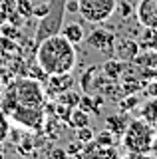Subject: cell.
<instances>
[{
  "label": "cell",
  "instance_id": "cell-1",
  "mask_svg": "<svg viewBox=\"0 0 157 159\" xmlns=\"http://www.w3.org/2000/svg\"><path fill=\"white\" fill-rule=\"evenodd\" d=\"M36 62L42 66V70L48 76L68 74L78 64L76 46L68 42L62 34H54L50 38H44L36 46Z\"/></svg>",
  "mask_w": 157,
  "mask_h": 159
},
{
  "label": "cell",
  "instance_id": "cell-2",
  "mask_svg": "<svg viewBox=\"0 0 157 159\" xmlns=\"http://www.w3.org/2000/svg\"><path fill=\"white\" fill-rule=\"evenodd\" d=\"M153 139H155V125L147 123L145 119H141V117L129 119L123 135H121L123 147L127 149V155L129 157H145V155H149L151 145H153Z\"/></svg>",
  "mask_w": 157,
  "mask_h": 159
},
{
  "label": "cell",
  "instance_id": "cell-3",
  "mask_svg": "<svg viewBox=\"0 0 157 159\" xmlns=\"http://www.w3.org/2000/svg\"><path fill=\"white\" fill-rule=\"evenodd\" d=\"M64 16H66V0H50V8H48L46 16L40 18L34 34V46L42 42L44 38H50L54 34H60Z\"/></svg>",
  "mask_w": 157,
  "mask_h": 159
},
{
  "label": "cell",
  "instance_id": "cell-4",
  "mask_svg": "<svg viewBox=\"0 0 157 159\" xmlns=\"http://www.w3.org/2000/svg\"><path fill=\"white\" fill-rule=\"evenodd\" d=\"M14 89H16L18 96V103L22 106H34V107H44V102H46V96H44L42 89V82L34 78H18L14 82Z\"/></svg>",
  "mask_w": 157,
  "mask_h": 159
},
{
  "label": "cell",
  "instance_id": "cell-5",
  "mask_svg": "<svg viewBox=\"0 0 157 159\" xmlns=\"http://www.w3.org/2000/svg\"><path fill=\"white\" fill-rule=\"evenodd\" d=\"M78 2H80L78 12L84 16V20L92 24L105 22L117 10V0H78Z\"/></svg>",
  "mask_w": 157,
  "mask_h": 159
},
{
  "label": "cell",
  "instance_id": "cell-6",
  "mask_svg": "<svg viewBox=\"0 0 157 159\" xmlns=\"http://www.w3.org/2000/svg\"><path fill=\"white\" fill-rule=\"evenodd\" d=\"M12 119L16 123H20L22 127L38 131V129H42V125H44L46 111H44V107H34V106H22V103H18V107L12 111Z\"/></svg>",
  "mask_w": 157,
  "mask_h": 159
},
{
  "label": "cell",
  "instance_id": "cell-7",
  "mask_svg": "<svg viewBox=\"0 0 157 159\" xmlns=\"http://www.w3.org/2000/svg\"><path fill=\"white\" fill-rule=\"evenodd\" d=\"M84 40H86L87 48L96 50V52H101V54H107V56H114L115 40H117L114 32L104 30V28H96V30H92Z\"/></svg>",
  "mask_w": 157,
  "mask_h": 159
},
{
  "label": "cell",
  "instance_id": "cell-8",
  "mask_svg": "<svg viewBox=\"0 0 157 159\" xmlns=\"http://www.w3.org/2000/svg\"><path fill=\"white\" fill-rule=\"evenodd\" d=\"M46 93H48V99H54L60 93L64 92H68L70 88H74V78H72V72H68V74H52V76H48L46 82Z\"/></svg>",
  "mask_w": 157,
  "mask_h": 159
},
{
  "label": "cell",
  "instance_id": "cell-9",
  "mask_svg": "<svg viewBox=\"0 0 157 159\" xmlns=\"http://www.w3.org/2000/svg\"><path fill=\"white\" fill-rule=\"evenodd\" d=\"M135 18L143 28H157V0H139Z\"/></svg>",
  "mask_w": 157,
  "mask_h": 159
},
{
  "label": "cell",
  "instance_id": "cell-10",
  "mask_svg": "<svg viewBox=\"0 0 157 159\" xmlns=\"http://www.w3.org/2000/svg\"><path fill=\"white\" fill-rule=\"evenodd\" d=\"M139 52H141V46H139V42H135V40H131V38L115 40V50H114V54H115V58L121 60V62L131 64V62L137 58V54H139Z\"/></svg>",
  "mask_w": 157,
  "mask_h": 159
},
{
  "label": "cell",
  "instance_id": "cell-11",
  "mask_svg": "<svg viewBox=\"0 0 157 159\" xmlns=\"http://www.w3.org/2000/svg\"><path fill=\"white\" fill-rule=\"evenodd\" d=\"M125 68H127V62H121L119 58H110V60H105V62L101 64L100 72L104 74L105 78L115 80V82H117V80L125 74Z\"/></svg>",
  "mask_w": 157,
  "mask_h": 159
},
{
  "label": "cell",
  "instance_id": "cell-12",
  "mask_svg": "<svg viewBox=\"0 0 157 159\" xmlns=\"http://www.w3.org/2000/svg\"><path fill=\"white\" fill-rule=\"evenodd\" d=\"M127 123H129V117L125 116V111L123 113H111V116L105 117V129H110L117 139H121Z\"/></svg>",
  "mask_w": 157,
  "mask_h": 159
},
{
  "label": "cell",
  "instance_id": "cell-13",
  "mask_svg": "<svg viewBox=\"0 0 157 159\" xmlns=\"http://www.w3.org/2000/svg\"><path fill=\"white\" fill-rule=\"evenodd\" d=\"M60 34H62V36L68 40V42H72L74 46H76V44H80V42H84V38H86L84 28H82L78 22H68V24H62Z\"/></svg>",
  "mask_w": 157,
  "mask_h": 159
},
{
  "label": "cell",
  "instance_id": "cell-14",
  "mask_svg": "<svg viewBox=\"0 0 157 159\" xmlns=\"http://www.w3.org/2000/svg\"><path fill=\"white\" fill-rule=\"evenodd\" d=\"M16 107H18V96H16V89H14V84H12L0 96V111H4L6 116H12V111Z\"/></svg>",
  "mask_w": 157,
  "mask_h": 159
},
{
  "label": "cell",
  "instance_id": "cell-15",
  "mask_svg": "<svg viewBox=\"0 0 157 159\" xmlns=\"http://www.w3.org/2000/svg\"><path fill=\"white\" fill-rule=\"evenodd\" d=\"M139 117L145 119L147 123H151V125L157 127V96H155V98H149V99L143 103V106H141Z\"/></svg>",
  "mask_w": 157,
  "mask_h": 159
},
{
  "label": "cell",
  "instance_id": "cell-16",
  "mask_svg": "<svg viewBox=\"0 0 157 159\" xmlns=\"http://www.w3.org/2000/svg\"><path fill=\"white\" fill-rule=\"evenodd\" d=\"M90 121H92L90 113L84 111L82 107H74V109H72V113H70V119L66 121V125H68V127H72V129H78V127L90 125Z\"/></svg>",
  "mask_w": 157,
  "mask_h": 159
},
{
  "label": "cell",
  "instance_id": "cell-17",
  "mask_svg": "<svg viewBox=\"0 0 157 159\" xmlns=\"http://www.w3.org/2000/svg\"><path fill=\"white\" fill-rule=\"evenodd\" d=\"M97 74H100V68H96V66L87 68L86 72L82 74V78H80V88H82V92H84V93H92V92H94Z\"/></svg>",
  "mask_w": 157,
  "mask_h": 159
},
{
  "label": "cell",
  "instance_id": "cell-18",
  "mask_svg": "<svg viewBox=\"0 0 157 159\" xmlns=\"http://www.w3.org/2000/svg\"><path fill=\"white\" fill-rule=\"evenodd\" d=\"M131 64H135L139 68H155L157 66V50H145L143 54L139 52Z\"/></svg>",
  "mask_w": 157,
  "mask_h": 159
},
{
  "label": "cell",
  "instance_id": "cell-19",
  "mask_svg": "<svg viewBox=\"0 0 157 159\" xmlns=\"http://www.w3.org/2000/svg\"><path fill=\"white\" fill-rule=\"evenodd\" d=\"M141 50H157V28H145L143 36L139 38Z\"/></svg>",
  "mask_w": 157,
  "mask_h": 159
},
{
  "label": "cell",
  "instance_id": "cell-20",
  "mask_svg": "<svg viewBox=\"0 0 157 159\" xmlns=\"http://www.w3.org/2000/svg\"><path fill=\"white\" fill-rule=\"evenodd\" d=\"M18 48H20V46L16 44V40L0 36V54H2V56H18V54H20Z\"/></svg>",
  "mask_w": 157,
  "mask_h": 159
},
{
  "label": "cell",
  "instance_id": "cell-21",
  "mask_svg": "<svg viewBox=\"0 0 157 159\" xmlns=\"http://www.w3.org/2000/svg\"><path fill=\"white\" fill-rule=\"evenodd\" d=\"M94 141H96L100 147H110V145H115V143H117V137L110 131V129L104 127L100 133H96V135H94Z\"/></svg>",
  "mask_w": 157,
  "mask_h": 159
},
{
  "label": "cell",
  "instance_id": "cell-22",
  "mask_svg": "<svg viewBox=\"0 0 157 159\" xmlns=\"http://www.w3.org/2000/svg\"><path fill=\"white\" fill-rule=\"evenodd\" d=\"M80 96H82V92H74V89L70 88L68 92H64V93L58 96V102L66 103V106H70V107H78V103H80Z\"/></svg>",
  "mask_w": 157,
  "mask_h": 159
},
{
  "label": "cell",
  "instance_id": "cell-23",
  "mask_svg": "<svg viewBox=\"0 0 157 159\" xmlns=\"http://www.w3.org/2000/svg\"><path fill=\"white\" fill-rule=\"evenodd\" d=\"M0 36H6V38H10V40H20L22 38V34H20V28L18 26H12L10 22H6L4 20L2 24H0Z\"/></svg>",
  "mask_w": 157,
  "mask_h": 159
},
{
  "label": "cell",
  "instance_id": "cell-24",
  "mask_svg": "<svg viewBox=\"0 0 157 159\" xmlns=\"http://www.w3.org/2000/svg\"><path fill=\"white\" fill-rule=\"evenodd\" d=\"M72 109L74 107H70V106H66V103H62V102H56L54 103V116H56L60 121L66 125V121L70 119V113H72Z\"/></svg>",
  "mask_w": 157,
  "mask_h": 159
},
{
  "label": "cell",
  "instance_id": "cell-25",
  "mask_svg": "<svg viewBox=\"0 0 157 159\" xmlns=\"http://www.w3.org/2000/svg\"><path fill=\"white\" fill-rule=\"evenodd\" d=\"M16 12L20 14L22 18H30L32 14H34V4H32V0H16Z\"/></svg>",
  "mask_w": 157,
  "mask_h": 159
},
{
  "label": "cell",
  "instance_id": "cell-26",
  "mask_svg": "<svg viewBox=\"0 0 157 159\" xmlns=\"http://www.w3.org/2000/svg\"><path fill=\"white\" fill-rule=\"evenodd\" d=\"M38 143L34 141L32 137H26V139H22L20 143H18V153H20V155H34V147H36Z\"/></svg>",
  "mask_w": 157,
  "mask_h": 159
},
{
  "label": "cell",
  "instance_id": "cell-27",
  "mask_svg": "<svg viewBox=\"0 0 157 159\" xmlns=\"http://www.w3.org/2000/svg\"><path fill=\"white\" fill-rule=\"evenodd\" d=\"M82 151H84V141L76 139V141H70L66 147V155L68 157H82Z\"/></svg>",
  "mask_w": 157,
  "mask_h": 159
},
{
  "label": "cell",
  "instance_id": "cell-28",
  "mask_svg": "<svg viewBox=\"0 0 157 159\" xmlns=\"http://www.w3.org/2000/svg\"><path fill=\"white\" fill-rule=\"evenodd\" d=\"M28 76H30V78H34V80H38V82H42V84L48 80V74L42 70V66H40L38 62L30 66V70H28Z\"/></svg>",
  "mask_w": 157,
  "mask_h": 159
},
{
  "label": "cell",
  "instance_id": "cell-29",
  "mask_svg": "<svg viewBox=\"0 0 157 159\" xmlns=\"http://www.w3.org/2000/svg\"><path fill=\"white\" fill-rule=\"evenodd\" d=\"M94 129H92L90 125H84V127H78L76 129V139H80V141H84V143H87V141H92L94 139Z\"/></svg>",
  "mask_w": 157,
  "mask_h": 159
},
{
  "label": "cell",
  "instance_id": "cell-30",
  "mask_svg": "<svg viewBox=\"0 0 157 159\" xmlns=\"http://www.w3.org/2000/svg\"><path fill=\"white\" fill-rule=\"evenodd\" d=\"M137 103H139V96H135V93H127V96H123V102H121V109L127 113L131 111Z\"/></svg>",
  "mask_w": 157,
  "mask_h": 159
},
{
  "label": "cell",
  "instance_id": "cell-31",
  "mask_svg": "<svg viewBox=\"0 0 157 159\" xmlns=\"http://www.w3.org/2000/svg\"><path fill=\"white\" fill-rule=\"evenodd\" d=\"M8 133H10V123H8V116L4 111H0V141H4V139L8 137Z\"/></svg>",
  "mask_w": 157,
  "mask_h": 159
},
{
  "label": "cell",
  "instance_id": "cell-32",
  "mask_svg": "<svg viewBox=\"0 0 157 159\" xmlns=\"http://www.w3.org/2000/svg\"><path fill=\"white\" fill-rule=\"evenodd\" d=\"M119 153H117L115 145H110V147H97L96 151V157H117Z\"/></svg>",
  "mask_w": 157,
  "mask_h": 159
},
{
  "label": "cell",
  "instance_id": "cell-33",
  "mask_svg": "<svg viewBox=\"0 0 157 159\" xmlns=\"http://www.w3.org/2000/svg\"><path fill=\"white\" fill-rule=\"evenodd\" d=\"M48 8H50V2H48V4H40V6H34V14H32V16H36L38 20H40L42 16H46Z\"/></svg>",
  "mask_w": 157,
  "mask_h": 159
},
{
  "label": "cell",
  "instance_id": "cell-34",
  "mask_svg": "<svg viewBox=\"0 0 157 159\" xmlns=\"http://www.w3.org/2000/svg\"><path fill=\"white\" fill-rule=\"evenodd\" d=\"M80 10V2L78 0H66V14H74Z\"/></svg>",
  "mask_w": 157,
  "mask_h": 159
},
{
  "label": "cell",
  "instance_id": "cell-35",
  "mask_svg": "<svg viewBox=\"0 0 157 159\" xmlns=\"http://www.w3.org/2000/svg\"><path fill=\"white\" fill-rule=\"evenodd\" d=\"M145 93H147L149 98H155V96H157V80H153V82H149V84L145 86Z\"/></svg>",
  "mask_w": 157,
  "mask_h": 159
},
{
  "label": "cell",
  "instance_id": "cell-36",
  "mask_svg": "<svg viewBox=\"0 0 157 159\" xmlns=\"http://www.w3.org/2000/svg\"><path fill=\"white\" fill-rule=\"evenodd\" d=\"M50 155H52V157H58V159L68 157V155H66V149H58V147H56V149H52V151H50Z\"/></svg>",
  "mask_w": 157,
  "mask_h": 159
},
{
  "label": "cell",
  "instance_id": "cell-37",
  "mask_svg": "<svg viewBox=\"0 0 157 159\" xmlns=\"http://www.w3.org/2000/svg\"><path fill=\"white\" fill-rule=\"evenodd\" d=\"M149 155H155V157H157V135H155V139H153V145H151Z\"/></svg>",
  "mask_w": 157,
  "mask_h": 159
}]
</instances>
